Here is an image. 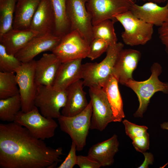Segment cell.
I'll return each mask as SVG.
<instances>
[{
    "instance_id": "4316f807",
    "label": "cell",
    "mask_w": 168,
    "mask_h": 168,
    "mask_svg": "<svg viewBox=\"0 0 168 168\" xmlns=\"http://www.w3.org/2000/svg\"><path fill=\"white\" fill-rule=\"evenodd\" d=\"M111 19H106L93 26L92 32L93 39L98 38L107 42L109 45L117 43V38L115 32L114 24Z\"/></svg>"
},
{
    "instance_id": "83f0119b",
    "label": "cell",
    "mask_w": 168,
    "mask_h": 168,
    "mask_svg": "<svg viewBox=\"0 0 168 168\" xmlns=\"http://www.w3.org/2000/svg\"><path fill=\"white\" fill-rule=\"evenodd\" d=\"M19 94L15 72H0V99Z\"/></svg>"
},
{
    "instance_id": "d4e9b609",
    "label": "cell",
    "mask_w": 168,
    "mask_h": 168,
    "mask_svg": "<svg viewBox=\"0 0 168 168\" xmlns=\"http://www.w3.org/2000/svg\"><path fill=\"white\" fill-rule=\"evenodd\" d=\"M21 104L20 94L0 100V119L10 122L14 121Z\"/></svg>"
},
{
    "instance_id": "8992f818",
    "label": "cell",
    "mask_w": 168,
    "mask_h": 168,
    "mask_svg": "<svg viewBox=\"0 0 168 168\" xmlns=\"http://www.w3.org/2000/svg\"><path fill=\"white\" fill-rule=\"evenodd\" d=\"M14 122L26 128L35 138L42 140L53 137L58 126L53 119L43 116L35 106L26 112L19 111Z\"/></svg>"
},
{
    "instance_id": "cb8c5ba5",
    "label": "cell",
    "mask_w": 168,
    "mask_h": 168,
    "mask_svg": "<svg viewBox=\"0 0 168 168\" xmlns=\"http://www.w3.org/2000/svg\"><path fill=\"white\" fill-rule=\"evenodd\" d=\"M55 19L54 34L62 38L71 31L68 17L66 0H50Z\"/></svg>"
},
{
    "instance_id": "74e56055",
    "label": "cell",
    "mask_w": 168,
    "mask_h": 168,
    "mask_svg": "<svg viewBox=\"0 0 168 168\" xmlns=\"http://www.w3.org/2000/svg\"><path fill=\"white\" fill-rule=\"evenodd\" d=\"M141 0L143 1H147L148 2H153L157 4H160L161 3H164L166 2H167L168 0Z\"/></svg>"
},
{
    "instance_id": "1f68e13d",
    "label": "cell",
    "mask_w": 168,
    "mask_h": 168,
    "mask_svg": "<svg viewBox=\"0 0 168 168\" xmlns=\"http://www.w3.org/2000/svg\"><path fill=\"white\" fill-rule=\"evenodd\" d=\"M76 146L75 143L72 142L69 153L64 161L57 168H72L77 165V156L76 154Z\"/></svg>"
},
{
    "instance_id": "2e32d148",
    "label": "cell",
    "mask_w": 168,
    "mask_h": 168,
    "mask_svg": "<svg viewBox=\"0 0 168 168\" xmlns=\"http://www.w3.org/2000/svg\"><path fill=\"white\" fill-rule=\"evenodd\" d=\"M130 10L138 18L160 27L168 19V1L164 6L152 2H147L142 5L135 3Z\"/></svg>"
},
{
    "instance_id": "484cf974",
    "label": "cell",
    "mask_w": 168,
    "mask_h": 168,
    "mask_svg": "<svg viewBox=\"0 0 168 168\" xmlns=\"http://www.w3.org/2000/svg\"><path fill=\"white\" fill-rule=\"evenodd\" d=\"M17 0H0V36L12 28Z\"/></svg>"
},
{
    "instance_id": "f546056e",
    "label": "cell",
    "mask_w": 168,
    "mask_h": 168,
    "mask_svg": "<svg viewBox=\"0 0 168 168\" xmlns=\"http://www.w3.org/2000/svg\"><path fill=\"white\" fill-rule=\"evenodd\" d=\"M108 44L105 40L98 38H94L89 44V52L87 58L93 60L99 57L106 52Z\"/></svg>"
},
{
    "instance_id": "3957f363",
    "label": "cell",
    "mask_w": 168,
    "mask_h": 168,
    "mask_svg": "<svg viewBox=\"0 0 168 168\" xmlns=\"http://www.w3.org/2000/svg\"><path fill=\"white\" fill-rule=\"evenodd\" d=\"M151 75L148 79L143 81L131 79L125 85L132 90L138 97L139 106L134 114L135 117H143L151 98L156 92L168 93V83L160 81L158 78L162 72L161 65L157 63H154L151 67Z\"/></svg>"
},
{
    "instance_id": "6da1fadb",
    "label": "cell",
    "mask_w": 168,
    "mask_h": 168,
    "mask_svg": "<svg viewBox=\"0 0 168 168\" xmlns=\"http://www.w3.org/2000/svg\"><path fill=\"white\" fill-rule=\"evenodd\" d=\"M63 155L62 147L48 146L14 122L0 124L1 168H54Z\"/></svg>"
},
{
    "instance_id": "ffe728a7",
    "label": "cell",
    "mask_w": 168,
    "mask_h": 168,
    "mask_svg": "<svg viewBox=\"0 0 168 168\" xmlns=\"http://www.w3.org/2000/svg\"><path fill=\"white\" fill-rule=\"evenodd\" d=\"M119 145L117 136L114 134L109 139L92 146L88 156L101 167L111 166L114 161V156L119 151Z\"/></svg>"
},
{
    "instance_id": "603a6c76",
    "label": "cell",
    "mask_w": 168,
    "mask_h": 168,
    "mask_svg": "<svg viewBox=\"0 0 168 168\" xmlns=\"http://www.w3.org/2000/svg\"><path fill=\"white\" fill-rule=\"evenodd\" d=\"M118 83L116 78L112 74L102 86L106 94L115 122H121L125 117L123 101L118 88Z\"/></svg>"
},
{
    "instance_id": "e0dca14e",
    "label": "cell",
    "mask_w": 168,
    "mask_h": 168,
    "mask_svg": "<svg viewBox=\"0 0 168 168\" xmlns=\"http://www.w3.org/2000/svg\"><path fill=\"white\" fill-rule=\"evenodd\" d=\"M82 60L78 59L62 63L57 71L53 87L58 90H65L82 79Z\"/></svg>"
},
{
    "instance_id": "f1b7e54d",
    "label": "cell",
    "mask_w": 168,
    "mask_h": 168,
    "mask_svg": "<svg viewBox=\"0 0 168 168\" xmlns=\"http://www.w3.org/2000/svg\"><path fill=\"white\" fill-rule=\"evenodd\" d=\"M21 63L15 55L8 53L4 47L0 44V72H15Z\"/></svg>"
},
{
    "instance_id": "7a4b0ae2",
    "label": "cell",
    "mask_w": 168,
    "mask_h": 168,
    "mask_svg": "<svg viewBox=\"0 0 168 168\" xmlns=\"http://www.w3.org/2000/svg\"><path fill=\"white\" fill-rule=\"evenodd\" d=\"M124 44L118 42L109 45L105 58L99 63H87L82 65L83 85L89 87H102L113 73L115 65Z\"/></svg>"
},
{
    "instance_id": "836d02e7",
    "label": "cell",
    "mask_w": 168,
    "mask_h": 168,
    "mask_svg": "<svg viewBox=\"0 0 168 168\" xmlns=\"http://www.w3.org/2000/svg\"><path fill=\"white\" fill-rule=\"evenodd\" d=\"M77 165L80 168H99L101 167L98 162L88 155L86 156H77Z\"/></svg>"
},
{
    "instance_id": "30bf717a",
    "label": "cell",
    "mask_w": 168,
    "mask_h": 168,
    "mask_svg": "<svg viewBox=\"0 0 168 168\" xmlns=\"http://www.w3.org/2000/svg\"><path fill=\"white\" fill-rule=\"evenodd\" d=\"M92 112L90 129L102 131L111 122H115L112 110L106 94L102 87H89Z\"/></svg>"
},
{
    "instance_id": "8fae6325",
    "label": "cell",
    "mask_w": 168,
    "mask_h": 168,
    "mask_svg": "<svg viewBox=\"0 0 168 168\" xmlns=\"http://www.w3.org/2000/svg\"><path fill=\"white\" fill-rule=\"evenodd\" d=\"M136 0H87L86 7L93 26L106 19L115 22V15L130 10Z\"/></svg>"
},
{
    "instance_id": "4dcf8cb0",
    "label": "cell",
    "mask_w": 168,
    "mask_h": 168,
    "mask_svg": "<svg viewBox=\"0 0 168 168\" xmlns=\"http://www.w3.org/2000/svg\"><path fill=\"white\" fill-rule=\"evenodd\" d=\"M124 127L126 134L132 140L136 137H141L147 133V127L139 125L125 119L122 122Z\"/></svg>"
},
{
    "instance_id": "ac0fdd59",
    "label": "cell",
    "mask_w": 168,
    "mask_h": 168,
    "mask_svg": "<svg viewBox=\"0 0 168 168\" xmlns=\"http://www.w3.org/2000/svg\"><path fill=\"white\" fill-rule=\"evenodd\" d=\"M55 19L50 0H41L33 16L30 29L39 35L54 34Z\"/></svg>"
},
{
    "instance_id": "e575fe53",
    "label": "cell",
    "mask_w": 168,
    "mask_h": 168,
    "mask_svg": "<svg viewBox=\"0 0 168 168\" xmlns=\"http://www.w3.org/2000/svg\"><path fill=\"white\" fill-rule=\"evenodd\" d=\"M159 37L168 54V19L158 29Z\"/></svg>"
},
{
    "instance_id": "9a60e30c",
    "label": "cell",
    "mask_w": 168,
    "mask_h": 168,
    "mask_svg": "<svg viewBox=\"0 0 168 168\" xmlns=\"http://www.w3.org/2000/svg\"><path fill=\"white\" fill-rule=\"evenodd\" d=\"M62 63L52 53L44 54L39 60L35 61V74L38 86H52Z\"/></svg>"
},
{
    "instance_id": "8d00e7d4",
    "label": "cell",
    "mask_w": 168,
    "mask_h": 168,
    "mask_svg": "<svg viewBox=\"0 0 168 168\" xmlns=\"http://www.w3.org/2000/svg\"><path fill=\"white\" fill-rule=\"evenodd\" d=\"M161 127L163 129H166L168 130V122H165L163 123L162 124H161ZM168 164V162L165 164L164 166H162L161 167H160L161 168H163L166 166V165Z\"/></svg>"
},
{
    "instance_id": "9c48e42d",
    "label": "cell",
    "mask_w": 168,
    "mask_h": 168,
    "mask_svg": "<svg viewBox=\"0 0 168 168\" xmlns=\"http://www.w3.org/2000/svg\"><path fill=\"white\" fill-rule=\"evenodd\" d=\"M89 44L76 30L71 31L62 37L52 52L62 63L87 57Z\"/></svg>"
},
{
    "instance_id": "d6a6232c",
    "label": "cell",
    "mask_w": 168,
    "mask_h": 168,
    "mask_svg": "<svg viewBox=\"0 0 168 168\" xmlns=\"http://www.w3.org/2000/svg\"><path fill=\"white\" fill-rule=\"evenodd\" d=\"M132 140V143L137 151L142 153L149 149V135L148 133L142 137H136Z\"/></svg>"
},
{
    "instance_id": "52a82bcc",
    "label": "cell",
    "mask_w": 168,
    "mask_h": 168,
    "mask_svg": "<svg viewBox=\"0 0 168 168\" xmlns=\"http://www.w3.org/2000/svg\"><path fill=\"white\" fill-rule=\"evenodd\" d=\"M35 61L22 63L15 71L21 104V110L26 112L35 106L34 100L38 86L35 80Z\"/></svg>"
},
{
    "instance_id": "ba28073f",
    "label": "cell",
    "mask_w": 168,
    "mask_h": 168,
    "mask_svg": "<svg viewBox=\"0 0 168 168\" xmlns=\"http://www.w3.org/2000/svg\"><path fill=\"white\" fill-rule=\"evenodd\" d=\"M67 99L66 90L54 89L52 86H38L34 105L44 117L58 119L61 115L60 110L65 105Z\"/></svg>"
},
{
    "instance_id": "5bb4252c",
    "label": "cell",
    "mask_w": 168,
    "mask_h": 168,
    "mask_svg": "<svg viewBox=\"0 0 168 168\" xmlns=\"http://www.w3.org/2000/svg\"><path fill=\"white\" fill-rule=\"evenodd\" d=\"M141 57L140 52L132 49H123L117 59L113 74L119 83L125 85L133 79L132 74L136 68Z\"/></svg>"
},
{
    "instance_id": "7c38bea8",
    "label": "cell",
    "mask_w": 168,
    "mask_h": 168,
    "mask_svg": "<svg viewBox=\"0 0 168 168\" xmlns=\"http://www.w3.org/2000/svg\"><path fill=\"white\" fill-rule=\"evenodd\" d=\"M87 1L66 0V6L71 31L77 30L90 44L93 39V26L91 15L86 7Z\"/></svg>"
},
{
    "instance_id": "7402d4cb",
    "label": "cell",
    "mask_w": 168,
    "mask_h": 168,
    "mask_svg": "<svg viewBox=\"0 0 168 168\" xmlns=\"http://www.w3.org/2000/svg\"><path fill=\"white\" fill-rule=\"evenodd\" d=\"M41 0H17L14 14L12 28L30 29L35 13Z\"/></svg>"
},
{
    "instance_id": "44dd1931",
    "label": "cell",
    "mask_w": 168,
    "mask_h": 168,
    "mask_svg": "<svg viewBox=\"0 0 168 168\" xmlns=\"http://www.w3.org/2000/svg\"><path fill=\"white\" fill-rule=\"evenodd\" d=\"M38 35L37 32L30 29L12 28L0 36V44L4 47L8 53L15 55L31 39Z\"/></svg>"
},
{
    "instance_id": "5b68a950",
    "label": "cell",
    "mask_w": 168,
    "mask_h": 168,
    "mask_svg": "<svg viewBox=\"0 0 168 168\" xmlns=\"http://www.w3.org/2000/svg\"><path fill=\"white\" fill-rule=\"evenodd\" d=\"M92 112L90 101L87 107L79 114L72 116L61 114L57 119L61 130L70 136L78 151L82 150L86 145Z\"/></svg>"
},
{
    "instance_id": "d590c367",
    "label": "cell",
    "mask_w": 168,
    "mask_h": 168,
    "mask_svg": "<svg viewBox=\"0 0 168 168\" xmlns=\"http://www.w3.org/2000/svg\"><path fill=\"white\" fill-rule=\"evenodd\" d=\"M142 153L143 154L145 159L143 163L138 168H147L150 165H152L154 161L153 155L150 152H144Z\"/></svg>"
},
{
    "instance_id": "4fadbf2b",
    "label": "cell",
    "mask_w": 168,
    "mask_h": 168,
    "mask_svg": "<svg viewBox=\"0 0 168 168\" xmlns=\"http://www.w3.org/2000/svg\"><path fill=\"white\" fill-rule=\"evenodd\" d=\"M61 38L53 34L37 35L31 39L15 56L22 63L30 62L40 53L52 52L59 44Z\"/></svg>"
},
{
    "instance_id": "d6986e66",
    "label": "cell",
    "mask_w": 168,
    "mask_h": 168,
    "mask_svg": "<svg viewBox=\"0 0 168 168\" xmlns=\"http://www.w3.org/2000/svg\"><path fill=\"white\" fill-rule=\"evenodd\" d=\"M83 80H79L70 86L66 89L67 99L65 106L62 109L61 114L72 116L83 111L88 103L86 93L83 89Z\"/></svg>"
},
{
    "instance_id": "277c9868",
    "label": "cell",
    "mask_w": 168,
    "mask_h": 168,
    "mask_svg": "<svg viewBox=\"0 0 168 168\" xmlns=\"http://www.w3.org/2000/svg\"><path fill=\"white\" fill-rule=\"evenodd\" d=\"M114 17L124 28L121 36L126 44L132 46L144 45L152 39L154 25L138 18L130 10L115 15Z\"/></svg>"
}]
</instances>
